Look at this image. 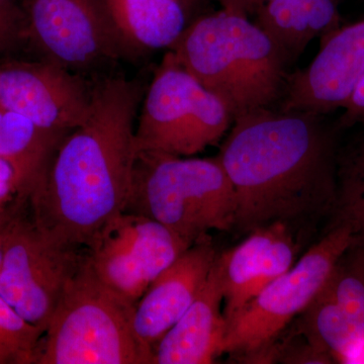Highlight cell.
<instances>
[{
  "label": "cell",
  "mask_w": 364,
  "mask_h": 364,
  "mask_svg": "<svg viewBox=\"0 0 364 364\" xmlns=\"http://www.w3.org/2000/svg\"><path fill=\"white\" fill-rule=\"evenodd\" d=\"M145 91L138 80L121 75L93 83L87 119L60 141L31 198V217L50 241L90 248L126 210L136 111Z\"/></svg>",
  "instance_id": "1"
},
{
  "label": "cell",
  "mask_w": 364,
  "mask_h": 364,
  "mask_svg": "<svg viewBox=\"0 0 364 364\" xmlns=\"http://www.w3.org/2000/svg\"><path fill=\"white\" fill-rule=\"evenodd\" d=\"M326 117L277 107L235 119L217 155L236 200L232 231L273 223L311 231L331 217L341 131Z\"/></svg>",
  "instance_id": "2"
},
{
  "label": "cell",
  "mask_w": 364,
  "mask_h": 364,
  "mask_svg": "<svg viewBox=\"0 0 364 364\" xmlns=\"http://www.w3.org/2000/svg\"><path fill=\"white\" fill-rule=\"evenodd\" d=\"M169 50L234 121L277 109L291 74L289 60L259 26L223 9L191 21Z\"/></svg>",
  "instance_id": "3"
},
{
  "label": "cell",
  "mask_w": 364,
  "mask_h": 364,
  "mask_svg": "<svg viewBox=\"0 0 364 364\" xmlns=\"http://www.w3.org/2000/svg\"><path fill=\"white\" fill-rule=\"evenodd\" d=\"M135 310L86 259L41 337L33 364H153L154 353L136 331Z\"/></svg>",
  "instance_id": "4"
},
{
  "label": "cell",
  "mask_w": 364,
  "mask_h": 364,
  "mask_svg": "<svg viewBox=\"0 0 364 364\" xmlns=\"http://www.w3.org/2000/svg\"><path fill=\"white\" fill-rule=\"evenodd\" d=\"M124 213L145 215L193 245L210 231H232L236 200L217 156L136 153Z\"/></svg>",
  "instance_id": "5"
},
{
  "label": "cell",
  "mask_w": 364,
  "mask_h": 364,
  "mask_svg": "<svg viewBox=\"0 0 364 364\" xmlns=\"http://www.w3.org/2000/svg\"><path fill=\"white\" fill-rule=\"evenodd\" d=\"M355 243L351 228L332 225L291 269L268 284L228 326L224 354L244 363H270L287 328L324 286L335 263Z\"/></svg>",
  "instance_id": "6"
},
{
  "label": "cell",
  "mask_w": 364,
  "mask_h": 364,
  "mask_svg": "<svg viewBox=\"0 0 364 364\" xmlns=\"http://www.w3.org/2000/svg\"><path fill=\"white\" fill-rule=\"evenodd\" d=\"M233 122L222 100L169 50L143 97L135 130L136 153L193 156L220 142Z\"/></svg>",
  "instance_id": "7"
},
{
  "label": "cell",
  "mask_w": 364,
  "mask_h": 364,
  "mask_svg": "<svg viewBox=\"0 0 364 364\" xmlns=\"http://www.w3.org/2000/svg\"><path fill=\"white\" fill-rule=\"evenodd\" d=\"M28 210L14 222L7 235L0 267V296L45 332L67 286L87 259L88 249L50 241Z\"/></svg>",
  "instance_id": "8"
},
{
  "label": "cell",
  "mask_w": 364,
  "mask_h": 364,
  "mask_svg": "<svg viewBox=\"0 0 364 364\" xmlns=\"http://www.w3.org/2000/svg\"><path fill=\"white\" fill-rule=\"evenodd\" d=\"M26 38L45 60L87 73L122 58L102 0H20Z\"/></svg>",
  "instance_id": "9"
},
{
  "label": "cell",
  "mask_w": 364,
  "mask_h": 364,
  "mask_svg": "<svg viewBox=\"0 0 364 364\" xmlns=\"http://www.w3.org/2000/svg\"><path fill=\"white\" fill-rule=\"evenodd\" d=\"M191 246L150 218L123 213L88 248L87 260L98 279L136 305L151 284Z\"/></svg>",
  "instance_id": "10"
},
{
  "label": "cell",
  "mask_w": 364,
  "mask_h": 364,
  "mask_svg": "<svg viewBox=\"0 0 364 364\" xmlns=\"http://www.w3.org/2000/svg\"><path fill=\"white\" fill-rule=\"evenodd\" d=\"M93 83L48 60L0 62V107L64 138L87 119Z\"/></svg>",
  "instance_id": "11"
},
{
  "label": "cell",
  "mask_w": 364,
  "mask_h": 364,
  "mask_svg": "<svg viewBox=\"0 0 364 364\" xmlns=\"http://www.w3.org/2000/svg\"><path fill=\"white\" fill-rule=\"evenodd\" d=\"M311 231L273 223L248 234L233 248L218 253L215 265L223 291L228 326L273 280L291 269Z\"/></svg>",
  "instance_id": "12"
},
{
  "label": "cell",
  "mask_w": 364,
  "mask_h": 364,
  "mask_svg": "<svg viewBox=\"0 0 364 364\" xmlns=\"http://www.w3.org/2000/svg\"><path fill=\"white\" fill-rule=\"evenodd\" d=\"M364 76V20L337 28L321 39L320 51L291 72L277 109L329 116L343 107Z\"/></svg>",
  "instance_id": "13"
},
{
  "label": "cell",
  "mask_w": 364,
  "mask_h": 364,
  "mask_svg": "<svg viewBox=\"0 0 364 364\" xmlns=\"http://www.w3.org/2000/svg\"><path fill=\"white\" fill-rule=\"evenodd\" d=\"M217 255L210 235L203 237L169 265L136 304V331L153 353L163 336L198 298Z\"/></svg>",
  "instance_id": "14"
},
{
  "label": "cell",
  "mask_w": 364,
  "mask_h": 364,
  "mask_svg": "<svg viewBox=\"0 0 364 364\" xmlns=\"http://www.w3.org/2000/svg\"><path fill=\"white\" fill-rule=\"evenodd\" d=\"M222 304L214 263L193 305L157 344L153 364H208L224 354L227 322Z\"/></svg>",
  "instance_id": "15"
},
{
  "label": "cell",
  "mask_w": 364,
  "mask_h": 364,
  "mask_svg": "<svg viewBox=\"0 0 364 364\" xmlns=\"http://www.w3.org/2000/svg\"><path fill=\"white\" fill-rule=\"evenodd\" d=\"M122 57L169 49L188 23L189 0H102Z\"/></svg>",
  "instance_id": "16"
},
{
  "label": "cell",
  "mask_w": 364,
  "mask_h": 364,
  "mask_svg": "<svg viewBox=\"0 0 364 364\" xmlns=\"http://www.w3.org/2000/svg\"><path fill=\"white\" fill-rule=\"evenodd\" d=\"M254 16L291 64L313 40L340 26L337 0H267Z\"/></svg>",
  "instance_id": "17"
},
{
  "label": "cell",
  "mask_w": 364,
  "mask_h": 364,
  "mask_svg": "<svg viewBox=\"0 0 364 364\" xmlns=\"http://www.w3.org/2000/svg\"><path fill=\"white\" fill-rule=\"evenodd\" d=\"M336 152V191L330 225L351 228L355 243L364 249V122ZM350 130V129H349Z\"/></svg>",
  "instance_id": "18"
},
{
  "label": "cell",
  "mask_w": 364,
  "mask_h": 364,
  "mask_svg": "<svg viewBox=\"0 0 364 364\" xmlns=\"http://www.w3.org/2000/svg\"><path fill=\"white\" fill-rule=\"evenodd\" d=\"M331 301L364 340V249L356 243L335 263L318 293Z\"/></svg>",
  "instance_id": "19"
},
{
  "label": "cell",
  "mask_w": 364,
  "mask_h": 364,
  "mask_svg": "<svg viewBox=\"0 0 364 364\" xmlns=\"http://www.w3.org/2000/svg\"><path fill=\"white\" fill-rule=\"evenodd\" d=\"M62 139L40 130L26 117L0 107V157L43 172Z\"/></svg>",
  "instance_id": "20"
},
{
  "label": "cell",
  "mask_w": 364,
  "mask_h": 364,
  "mask_svg": "<svg viewBox=\"0 0 364 364\" xmlns=\"http://www.w3.org/2000/svg\"><path fill=\"white\" fill-rule=\"evenodd\" d=\"M43 334L0 296V364H33Z\"/></svg>",
  "instance_id": "21"
},
{
  "label": "cell",
  "mask_w": 364,
  "mask_h": 364,
  "mask_svg": "<svg viewBox=\"0 0 364 364\" xmlns=\"http://www.w3.org/2000/svg\"><path fill=\"white\" fill-rule=\"evenodd\" d=\"M41 174L23 163L0 157V219H16L30 210Z\"/></svg>",
  "instance_id": "22"
},
{
  "label": "cell",
  "mask_w": 364,
  "mask_h": 364,
  "mask_svg": "<svg viewBox=\"0 0 364 364\" xmlns=\"http://www.w3.org/2000/svg\"><path fill=\"white\" fill-rule=\"evenodd\" d=\"M28 42L25 14L20 0H0V55Z\"/></svg>",
  "instance_id": "23"
},
{
  "label": "cell",
  "mask_w": 364,
  "mask_h": 364,
  "mask_svg": "<svg viewBox=\"0 0 364 364\" xmlns=\"http://www.w3.org/2000/svg\"><path fill=\"white\" fill-rule=\"evenodd\" d=\"M336 124L340 131H347L364 122V76L345 102Z\"/></svg>",
  "instance_id": "24"
},
{
  "label": "cell",
  "mask_w": 364,
  "mask_h": 364,
  "mask_svg": "<svg viewBox=\"0 0 364 364\" xmlns=\"http://www.w3.org/2000/svg\"><path fill=\"white\" fill-rule=\"evenodd\" d=\"M228 14L250 18L264 4V0H218Z\"/></svg>",
  "instance_id": "25"
},
{
  "label": "cell",
  "mask_w": 364,
  "mask_h": 364,
  "mask_svg": "<svg viewBox=\"0 0 364 364\" xmlns=\"http://www.w3.org/2000/svg\"><path fill=\"white\" fill-rule=\"evenodd\" d=\"M18 218H16V219H0V267H1L2 260H4V247H6L7 235H9L11 225H13L14 222L16 221V219H18Z\"/></svg>",
  "instance_id": "26"
},
{
  "label": "cell",
  "mask_w": 364,
  "mask_h": 364,
  "mask_svg": "<svg viewBox=\"0 0 364 364\" xmlns=\"http://www.w3.org/2000/svg\"><path fill=\"white\" fill-rule=\"evenodd\" d=\"M265 1H267V0H264V2H265Z\"/></svg>",
  "instance_id": "27"
}]
</instances>
